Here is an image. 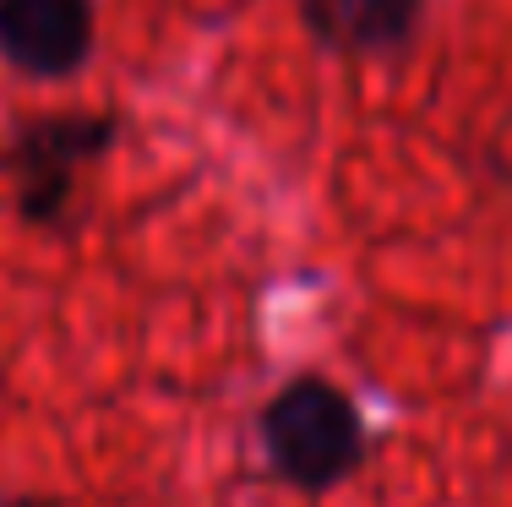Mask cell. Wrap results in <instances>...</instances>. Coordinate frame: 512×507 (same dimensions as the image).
Wrapping results in <instances>:
<instances>
[{
	"label": "cell",
	"instance_id": "5b68a950",
	"mask_svg": "<svg viewBox=\"0 0 512 507\" xmlns=\"http://www.w3.org/2000/svg\"><path fill=\"white\" fill-rule=\"evenodd\" d=\"M6 507H60L55 497H17V502H6Z\"/></svg>",
	"mask_w": 512,
	"mask_h": 507
},
{
	"label": "cell",
	"instance_id": "3957f363",
	"mask_svg": "<svg viewBox=\"0 0 512 507\" xmlns=\"http://www.w3.org/2000/svg\"><path fill=\"white\" fill-rule=\"evenodd\" d=\"M99 6L93 0H0V60L33 82H60L88 66Z\"/></svg>",
	"mask_w": 512,
	"mask_h": 507
},
{
	"label": "cell",
	"instance_id": "7a4b0ae2",
	"mask_svg": "<svg viewBox=\"0 0 512 507\" xmlns=\"http://www.w3.org/2000/svg\"><path fill=\"white\" fill-rule=\"evenodd\" d=\"M115 115H39L11 137L0 164L17 180V208L28 224H55L77 191V169L115 148Z\"/></svg>",
	"mask_w": 512,
	"mask_h": 507
},
{
	"label": "cell",
	"instance_id": "6da1fadb",
	"mask_svg": "<svg viewBox=\"0 0 512 507\" xmlns=\"http://www.w3.org/2000/svg\"><path fill=\"white\" fill-rule=\"evenodd\" d=\"M262 453L284 486L322 497L338 480H349L371 453L360 404L327 377H295L262 404Z\"/></svg>",
	"mask_w": 512,
	"mask_h": 507
},
{
	"label": "cell",
	"instance_id": "277c9868",
	"mask_svg": "<svg viewBox=\"0 0 512 507\" xmlns=\"http://www.w3.org/2000/svg\"><path fill=\"white\" fill-rule=\"evenodd\" d=\"M425 0H300V22L333 55H393L420 33Z\"/></svg>",
	"mask_w": 512,
	"mask_h": 507
}]
</instances>
